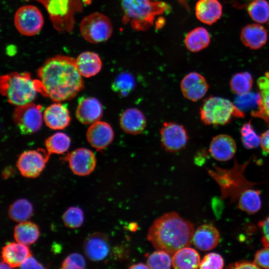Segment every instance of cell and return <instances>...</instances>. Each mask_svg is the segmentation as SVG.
I'll return each mask as SVG.
<instances>
[{"instance_id": "31", "label": "cell", "mask_w": 269, "mask_h": 269, "mask_svg": "<svg viewBox=\"0 0 269 269\" xmlns=\"http://www.w3.org/2000/svg\"><path fill=\"white\" fill-rule=\"evenodd\" d=\"M33 208L31 203L25 199H19L10 205L8 210L9 218L13 221L22 222L32 216Z\"/></svg>"}, {"instance_id": "30", "label": "cell", "mask_w": 269, "mask_h": 269, "mask_svg": "<svg viewBox=\"0 0 269 269\" xmlns=\"http://www.w3.org/2000/svg\"><path fill=\"white\" fill-rule=\"evenodd\" d=\"M261 205L260 191L251 187L245 190L238 198V208L250 214L258 212Z\"/></svg>"}, {"instance_id": "35", "label": "cell", "mask_w": 269, "mask_h": 269, "mask_svg": "<svg viewBox=\"0 0 269 269\" xmlns=\"http://www.w3.org/2000/svg\"><path fill=\"white\" fill-rule=\"evenodd\" d=\"M135 85L133 76L129 73L119 75L112 84V89L122 97H126L134 89Z\"/></svg>"}, {"instance_id": "3", "label": "cell", "mask_w": 269, "mask_h": 269, "mask_svg": "<svg viewBox=\"0 0 269 269\" xmlns=\"http://www.w3.org/2000/svg\"><path fill=\"white\" fill-rule=\"evenodd\" d=\"M1 95L16 106L31 103L42 88L39 79H33L28 72H16L2 75L0 78Z\"/></svg>"}, {"instance_id": "27", "label": "cell", "mask_w": 269, "mask_h": 269, "mask_svg": "<svg viewBox=\"0 0 269 269\" xmlns=\"http://www.w3.org/2000/svg\"><path fill=\"white\" fill-rule=\"evenodd\" d=\"M200 262L198 253L189 246L177 251L172 258V265L174 269H197L199 267Z\"/></svg>"}, {"instance_id": "38", "label": "cell", "mask_w": 269, "mask_h": 269, "mask_svg": "<svg viewBox=\"0 0 269 269\" xmlns=\"http://www.w3.org/2000/svg\"><path fill=\"white\" fill-rule=\"evenodd\" d=\"M62 219L64 225L71 229L80 227L84 222V214L78 207H71L64 213Z\"/></svg>"}, {"instance_id": "29", "label": "cell", "mask_w": 269, "mask_h": 269, "mask_svg": "<svg viewBox=\"0 0 269 269\" xmlns=\"http://www.w3.org/2000/svg\"><path fill=\"white\" fill-rule=\"evenodd\" d=\"M210 42V36L207 29L198 27L189 32L184 43L187 49L193 52L200 51L207 47Z\"/></svg>"}, {"instance_id": "39", "label": "cell", "mask_w": 269, "mask_h": 269, "mask_svg": "<svg viewBox=\"0 0 269 269\" xmlns=\"http://www.w3.org/2000/svg\"><path fill=\"white\" fill-rule=\"evenodd\" d=\"M259 100V93L250 92L242 95H238L235 100V105L241 111L251 108L256 105L258 107Z\"/></svg>"}, {"instance_id": "18", "label": "cell", "mask_w": 269, "mask_h": 269, "mask_svg": "<svg viewBox=\"0 0 269 269\" xmlns=\"http://www.w3.org/2000/svg\"><path fill=\"white\" fill-rule=\"evenodd\" d=\"M236 150L237 145L235 140L231 136L225 134L214 137L209 148L212 157L221 161L230 160L234 156Z\"/></svg>"}, {"instance_id": "46", "label": "cell", "mask_w": 269, "mask_h": 269, "mask_svg": "<svg viewBox=\"0 0 269 269\" xmlns=\"http://www.w3.org/2000/svg\"><path fill=\"white\" fill-rule=\"evenodd\" d=\"M260 136V145L264 152L269 153V129L263 133Z\"/></svg>"}, {"instance_id": "24", "label": "cell", "mask_w": 269, "mask_h": 269, "mask_svg": "<svg viewBox=\"0 0 269 269\" xmlns=\"http://www.w3.org/2000/svg\"><path fill=\"white\" fill-rule=\"evenodd\" d=\"M240 37L246 46L252 49H258L267 43L268 33L263 26L258 24H250L242 28Z\"/></svg>"}, {"instance_id": "41", "label": "cell", "mask_w": 269, "mask_h": 269, "mask_svg": "<svg viewBox=\"0 0 269 269\" xmlns=\"http://www.w3.org/2000/svg\"><path fill=\"white\" fill-rule=\"evenodd\" d=\"M85 267L86 262L84 258L77 253L69 255L62 264V268L66 269H84Z\"/></svg>"}, {"instance_id": "8", "label": "cell", "mask_w": 269, "mask_h": 269, "mask_svg": "<svg viewBox=\"0 0 269 269\" xmlns=\"http://www.w3.org/2000/svg\"><path fill=\"white\" fill-rule=\"evenodd\" d=\"M79 29L83 38L93 44L108 40L113 33V26L110 18L99 12L84 17L80 22Z\"/></svg>"}, {"instance_id": "21", "label": "cell", "mask_w": 269, "mask_h": 269, "mask_svg": "<svg viewBox=\"0 0 269 269\" xmlns=\"http://www.w3.org/2000/svg\"><path fill=\"white\" fill-rule=\"evenodd\" d=\"M146 124L143 113L136 108H129L124 111L120 117V125L126 133L137 134L145 129Z\"/></svg>"}, {"instance_id": "16", "label": "cell", "mask_w": 269, "mask_h": 269, "mask_svg": "<svg viewBox=\"0 0 269 269\" xmlns=\"http://www.w3.org/2000/svg\"><path fill=\"white\" fill-rule=\"evenodd\" d=\"M103 110L102 105L97 99L83 97L78 101L75 115L81 123L84 125L92 124L101 118Z\"/></svg>"}, {"instance_id": "4", "label": "cell", "mask_w": 269, "mask_h": 269, "mask_svg": "<svg viewBox=\"0 0 269 269\" xmlns=\"http://www.w3.org/2000/svg\"><path fill=\"white\" fill-rule=\"evenodd\" d=\"M124 23H130L135 30H147L153 24L155 16L170 10L163 1L151 0H122Z\"/></svg>"}, {"instance_id": "20", "label": "cell", "mask_w": 269, "mask_h": 269, "mask_svg": "<svg viewBox=\"0 0 269 269\" xmlns=\"http://www.w3.org/2000/svg\"><path fill=\"white\" fill-rule=\"evenodd\" d=\"M220 240V233L214 226L204 224L198 227L194 232L192 242L194 246L203 251L215 248Z\"/></svg>"}, {"instance_id": "23", "label": "cell", "mask_w": 269, "mask_h": 269, "mask_svg": "<svg viewBox=\"0 0 269 269\" xmlns=\"http://www.w3.org/2000/svg\"><path fill=\"white\" fill-rule=\"evenodd\" d=\"M259 100L257 109L251 113L253 117L262 119L269 126V71L257 80Z\"/></svg>"}, {"instance_id": "43", "label": "cell", "mask_w": 269, "mask_h": 269, "mask_svg": "<svg viewBox=\"0 0 269 269\" xmlns=\"http://www.w3.org/2000/svg\"><path fill=\"white\" fill-rule=\"evenodd\" d=\"M262 232L261 242L264 247H269V215L259 222Z\"/></svg>"}, {"instance_id": "19", "label": "cell", "mask_w": 269, "mask_h": 269, "mask_svg": "<svg viewBox=\"0 0 269 269\" xmlns=\"http://www.w3.org/2000/svg\"><path fill=\"white\" fill-rule=\"evenodd\" d=\"M43 120L46 125L52 130H62L70 122L66 104L56 102L49 106L44 111Z\"/></svg>"}, {"instance_id": "10", "label": "cell", "mask_w": 269, "mask_h": 269, "mask_svg": "<svg viewBox=\"0 0 269 269\" xmlns=\"http://www.w3.org/2000/svg\"><path fill=\"white\" fill-rule=\"evenodd\" d=\"M42 110L41 105L32 102L16 107L13 119L21 134H32L40 128L43 117Z\"/></svg>"}, {"instance_id": "45", "label": "cell", "mask_w": 269, "mask_h": 269, "mask_svg": "<svg viewBox=\"0 0 269 269\" xmlns=\"http://www.w3.org/2000/svg\"><path fill=\"white\" fill-rule=\"evenodd\" d=\"M22 269H43V267L31 255L27 257L19 267Z\"/></svg>"}, {"instance_id": "25", "label": "cell", "mask_w": 269, "mask_h": 269, "mask_svg": "<svg viewBox=\"0 0 269 269\" xmlns=\"http://www.w3.org/2000/svg\"><path fill=\"white\" fill-rule=\"evenodd\" d=\"M75 60L76 67L82 77L89 78L94 76L102 69L101 59L95 52L89 51L83 52Z\"/></svg>"}, {"instance_id": "48", "label": "cell", "mask_w": 269, "mask_h": 269, "mask_svg": "<svg viewBox=\"0 0 269 269\" xmlns=\"http://www.w3.org/2000/svg\"><path fill=\"white\" fill-rule=\"evenodd\" d=\"M11 268L10 266L4 261H2L0 263V269H9Z\"/></svg>"}, {"instance_id": "7", "label": "cell", "mask_w": 269, "mask_h": 269, "mask_svg": "<svg viewBox=\"0 0 269 269\" xmlns=\"http://www.w3.org/2000/svg\"><path fill=\"white\" fill-rule=\"evenodd\" d=\"M200 117L205 125H224L234 118L245 117L243 111L228 99L217 96L206 99L200 110Z\"/></svg>"}, {"instance_id": "15", "label": "cell", "mask_w": 269, "mask_h": 269, "mask_svg": "<svg viewBox=\"0 0 269 269\" xmlns=\"http://www.w3.org/2000/svg\"><path fill=\"white\" fill-rule=\"evenodd\" d=\"M114 137V133L111 126L106 122L100 121L91 124L86 133L88 142L97 150L107 147L113 141Z\"/></svg>"}, {"instance_id": "5", "label": "cell", "mask_w": 269, "mask_h": 269, "mask_svg": "<svg viewBox=\"0 0 269 269\" xmlns=\"http://www.w3.org/2000/svg\"><path fill=\"white\" fill-rule=\"evenodd\" d=\"M40 3L47 11L54 29L59 32L71 33L75 24V15L82 12L88 0H25Z\"/></svg>"}, {"instance_id": "17", "label": "cell", "mask_w": 269, "mask_h": 269, "mask_svg": "<svg viewBox=\"0 0 269 269\" xmlns=\"http://www.w3.org/2000/svg\"><path fill=\"white\" fill-rule=\"evenodd\" d=\"M83 248L86 256L89 260L100 261L108 256L110 251V244L105 235L95 233L86 239Z\"/></svg>"}, {"instance_id": "9", "label": "cell", "mask_w": 269, "mask_h": 269, "mask_svg": "<svg viewBox=\"0 0 269 269\" xmlns=\"http://www.w3.org/2000/svg\"><path fill=\"white\" fill-rule=\"evenodd\" d=\"M44 19L41 12L33 5H25L19 7L14 16V24L21 34L32 36L41 30Z\"/></svg>"}, {"instance_id": "34", "label": "cell", "mask_w": 269, "mask_h": 269, "mask_svg": "<svg viewBox=\"0 0 269 269\" xmlns=\"http://www.w3.org/2000/svg\"><path fill=\"white\" fill-rule=\"evenodd\" d=\"M247 11L254 21L265 23L269 19V3L266 0H254L249 4Z\"/></svg>"}, {"instance_id": "2", "label": "cell", "mask_w": 269, "mask_h": 269, "mask_svg": "<svg viewBox=\"0 0 269 269\" xmlns=\"http://www.w3.org/2000/svg\"><path fill=\"white\" fill-rule=\"evenodd\" d=\"M194 232L191 222L171 212L155 220L148 231L147 238L156 250L173 255L178 250L190 246Z\"/></svg>"}, {"instance_id": "11", "label": "cell", "mask_w": 269, "mask_h": 269, "mask_svg": "<svg viewBox=\"0 0 269 269\" xmlns=\"http://www.w3.org/2000/svg\"><path fill=\"white\" fill-rule=\"evenodd\" d=\"M41 149L29 150L22 152L17 160L16 166L24 177L36 178L43 170L49 155Z\"/></svg>"}, {"instance_id": "22", "label": "cell", "mask_w": 269, "mask_h": 269, "mask_svg": "<svg viewBox=\"0 0 269 269\" xmlns=\"http://www.w3.org/2000/svg\"><path fill=\"white\" fill-rule=\"evenodd\" d=\"M222 5L218 0H199L195 5V15L201 22L211 25L222 14Z\"/></svg>"}, {"instance_id": "40", "label": "cell", "mask_w": 269, "mask_h": 269, "mask_svg": "<svg viewBox=\"0 0 269 269\" xmlns=\"http://www.w3.org/2000/svg\"><path fill=\"white\" fill-rule=\"evenodd\" d=\"M224 265L222 257L216 253L206 255L200 262L199 268L202 269H221Z\"/></svg>"}, {"instance_id": "1", "label": "cell", "mask_w": 269, "mask_h": 269, "mask_svg": "<svg viewBox=\"0 0 269 269\" xmlns=\"http://www.w3.org/2000/svg\"><path fill=\"white\" fill-rule=\"evenodd\" d=\"M42 95L56 102L70 100L83 89L82 76L73 58L57 55L47 59L37 72Z\"/></svg>"}, {"instance_id": "14", "label": "cell", "mask_w": 269, "mask_h": 269, "mask_svg": "<svg viewBox=\"0 0 269 269\" xmlns=\"http://www.w3.org/2000/svg\"><path fill=\"white\" fill-rule=\"evenodd\" d=\"M205 78L200 74L191 72L182 80L180 88L183 96L193 102L202 99L209 89Z\"/></svg>"}, {"instance_id": "44", "label": "cell", "mask_w": 269, "mask_h": 269, "mask_svg": "<svg viewBox=\"0 0 269 269\" xmlns=\"http://www.w3.org/2000/svg\"><path fill=\"white\" fill-rule=\"evenodd\" d=\"M228 269H260L254 262L248 261H240L229 265L227 267Z\"/></svg>"}, {"instance_id": "6", "label": "cell", "mask_w": 269, "mask_h": 269, "mask_svg": "<svg viewBox=\"0 0 269 269\" xmlns=\"http://www.w3.org/2000/svg\"><path fill=\"white\" fill-rule=\"evenodd\" d=\"M250 161V160L245 163L239 164L235 160L232 168L225 169L215 166V170H207L209 174L219 184L222 198H229L233 202L238 199L245 190L253 186L252 183L247 180L244 175Z\"/></svg>"}, {"instance_id": "13", "label": "cell", "mask_w": 269, "mask_h": 269, "mask_svg": "<svg viewBox=\"0 0 269 269\" xmlns=\"http://www.w3.org/2000/svg\"><path fill=\"white\" fill-rule=\"evenodd\" d=\"M65 157L72 171L79 176L90 174L96 166L95 156L91 150L87 148H77Z\"/></svg>"}, {"instance_id": "32", "label": "cell", "mask_w": 269, "mask_h": 269, "mask_svg": "<svg viewBox=\"0 0 269 269\" xmlns=\"http://www.w3.org/2000/svg\"><path fill=\"white\" fill-rule=\"evenodd\" d=\"M71 140L65 133L58 132L48 137L45 141V146L47 153L62 154L69 149Z\"/></svg>"}, {"instance_id": "28", "label": "cell", "mask_w": 269, "mask_h": 269, "mask_svg": "<svg viewBox=\"0 0 269 269\" xmlns=\"http://www.w3.org/2000/svg\"><path fill=\"white\" fill-rule=\"evenodd\" d=\"M13 236L16 242L28 246L37 240L39 236V228L30 221L19 222L14 228Z\"/></svg>"}, {"instance_id": "37", "label": "cell", "mask_w": 269, "mask_h": 269, "mask_svg": "<svg viewBox=\"0 0 269 269\" xmlns=\"http://www.w3.org/2000/svg\"><path fill=\"white\" fill-rule=\"evenodd\" d=\"M240 133L242 142L245 147L253 149L260 145L261 136L254 129L251 121L243 125Z\"/></svg>"}, {"instance_id": "36", "label": "cell", "mask_w": 269, "mask_h": 269, "mask_svg": "<svg viewBox=\"0 0 269 269\" xmlns=\"http://www.w3.org/2000/svg\"><path fill=\"white\" fill-rule=\"evenodd\" d=\"M171 255L164 251L157 250L148 257L146 264L149 269H170L172 265Z\"/></svg>"}, {"instance_id": "47", "label": "cell", "mask_w": 269, "mask_h": 269, "mask_svg": "<svg viewBox=\"0 0 269 269\" xmlns=\"http://www.w3.org/2000/svg\"><path fill=\"white\" fill-rule=\"evenodd\" d=\"M130 269H149V267L147 264H144L143 263H138L136 264L133 265L130 267Z\"/></svg>"}, {"instance_id": "42", "label": "cell", "mask_w": 269, "mask_h": 269, "mask_svg": "<svg viewBox=\"0 0 269 269\" xmlns=\"http://www.w3.org/2000/svg\"><path fill=\"white\" fill-rule=\"evenodd\" d=\"M253 262L259 268L269 269V247H265L258 251L255 255Z\"/></svg>"}, {"instance_id": "33", "label": "cell", "mask_w": 269, "mask_h": 269, "mask_svg": "<svg viewBox=\"0 0 269 269\" xmlns=\"http://www.w3.org/2000/svg\"><path fill=\"white\" fill-rule=\"evenodd\" d=\"M253 83L252 75L248 72L234 74L230 81L231 90L235 94L242 95L250 91Z\"/></svg>"}, {"instance_id": "12", "label": "cell", "mask_w": 269, "mask_h": 269, "mask_svg": "<svg viewBox=\"0 0 269 269\" xmlns=\"http://www.w3.org/2000/svg\"><path fill=\"white\" fill-rule=\"evenodd\" d=\"M160 138L166 150L176 152L185 146L189 137L183 126L173 122H165L160 129Z\"/></svg>"}, {"instance_id": "26", "label": "cell", "mask_w": 269, "mask_h": 269, "mask_svg": "<svg viewBox=\"0 0 269 269\" xmlns=\"http://www.w3.org/2000/svg\"><path fill=\"white\" fill-rule=\"evenodd\" d=\"M30 255V251L28 246L17 242L6 244L1 250L2 261L11 268L19 267Z\"/></svg>"}]
</instances>
